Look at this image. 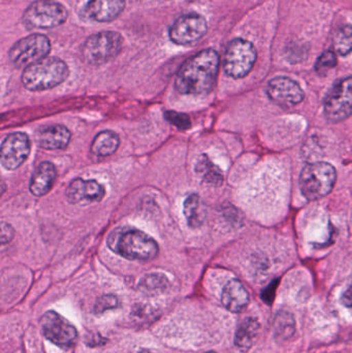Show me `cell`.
<instances>
[{"mask_svg": "<svg viewBox=\"0 0 352 353\" xmlns=\"http://www.w3.org/2000/svg\"><path fill=\"white\" fill-rule=\"evenodd\" d=\"M220 57L214 49H205L187 60L176 78V90L181 94H208L216 85Z\"/></svg>", "mask_w": 352, "mask_h": 353, "instance_id": "6da1fadb", "label": "cell"}, {"mask_svg": "<svg viewBox=\"0 0 352 353\" xmlns=\"http://www.w3.org/2000/svg\"><path fill=\"white\" fill-rule=\"evenodd\" d=\"M107 244L114 252L130 261H152L158 255L156 241L136 228L115 230L110 236Z\"/></svg>", "mask_w": 352, "mask_h": 353, "instance_id": "7a4b0ae2", "label": "cell"}, {"mask_svg": "<svg viewBox=\"0 0 352 353\" xmlns=\"http://www.w3.org/2000/svg\"><path fill=\"white\" fill-rule=\"evenodd\" d=\"M70 74L68 64L56 57H47L25 68L22 83L30 91H45L62 84Z\"/></svg>", "mask_w": 352, "mask_h": 353, "instance_id": "3957f363", "label": "cell"}, {"mask_svg": "<svg viewBox=\"0 0 352 353\" xmlns=\"http://www.w3.org/2000/svg\"><path fill=\"white\" fill-rule=\"evenodd\" d=\"M337 172L324 161L308 163L300 176V188L308 201H318L332 192L336 184Z\"/></svg>", "mask_w": 352, "mask_h": 353, "instance_id": "277c9868", "label": "cell"}, {"mask_svg": "<svg viewBox=\"0 0 352 353\" xmlns=\"http://www.w3.org/2000/svg\"><path fill=\"white\" fill-rule=\"evenodd\" d=\"M123 43V37L116 31L95 33L89 37L83 45V58L91 65H103L117 57Z\"/></svg>", "mask_w": 352, "mask_h": 353, "instance_id": "5b68a950", "label": "cell"}, {"mask_svg": "<svg viewBox=\"0 0 352 353\" xmlns=\"http://www.w3.org/2000/svg\"><path fill=\"white\" fill-rule=\"evenodd\" d=\"M65 6L54 0H37L22 16V22L28 29H51L68 20Z\"/></svg>", "mask_w": 352, "mask_h": 353, "instance_id": "8992f818", "label": "cell"}, {"mask_svg": "<svg viewBox=\"0 0 352 353\" xmlns=\"http://www.w3.org/2000/svg\"><path fill=\"white\" fill-rule=\"evenodd\" d=\"M258 59L253 43L243 39H235L229 43L223 58V70L234 79L245 78Z\"/></svg>", "mask_w": 352, "mask_h": 353, "instance_id": "52a82bcc", "label": "cell"}, {"mask_svg": "<svg viewBox=\"0 0 352 353\" xmlns=\"http://www.w3.org/2000/svg\"><path fill=\"white\" fill-rule=\"evenodd\" d=\"M51 51V41L45 35L34 33L17 41L8 52L10 62L18 68H28L47 58Z\"/></svg>", "mask_w": 352, "mask_h": 353, "instance_id": "ba28073f", "label": "cell"}, {"mask_svg": "<svg viewBox=\"0 0 352 353\" xmlns=\"http://www.w3.org/2000/svg\"><path fill=\"white\" fill-rule=\"evenodd\" d=\"M324 113L332 123L344 121L352 114V76L337 82L327 94Z\"/></svg>", "mask_w": 352, "mask_h": 353, "instance_id": "9c48e42d", "label": "cell"}, {"mask_svg": "<svg viewBox=\"0 0 352 353\" xmlns=\"http://www.w3.org/2000/svg\"><path fill=\"white\" fill-rule=\"evenodd\" d=\"M41 327L45 339L60 347H72L78 340L76 327L55 311H48L41 316Z\"/></svg>", "mask_w": 352, "mask_h": 353, "instance_id": "30bf717a", "label": "cell"}, {"mask_svg": "<svg viewBox=\"0 0 352 353\" xmlns=\"http://www.w3.org/2000/svg\"><path fill=\"white\" fill-rule=\"evenodd\" d=\"M208 31V23L202 14L191 12L184 14L169 28V39L176 45L190 46L198 43Z\"/></svg>", "mask_w": 352, "mask_h": 353, "instance_id": "8fae6325", "label": "cell"}, {"mask_svg": "<svg viewBox=\"0 0 352 353\" xmlns=\"http://www.w3.org/2000/svg\"><path fill=\"white\" fill-rule=\"evenodd\" d=\"M267 94L273 103L283 109L296 107L305 97V93L299 83L289 77L273 78L267 86Z\"/></svg>", "mask_w": 352, "mask_h": 353, "instance_id": "7c38bea8", "label": "cell"}, {"mask_svg": "<svg viewBox=\"0 0 352 353\" xmlns=\"http://www.w3.org/2000/svg\"><path fill=\"white\" fill-rule=\"evenodd\" d=\"M30 147V140L27 134L23 132L8 134L2 142L0 157L2 167L8 171L20 168L29 157Z\"/></svg>", "mask_w": 352, "mask_h": 353, "instance_id": "4fadbf2b", "label": "cell"}, {"mask_svg": "<svg viewBox=\"0 0 352 353\" xmlns=\"http://www.w3.org/2000/svg\"><path fill=\"white\" fill-rule=\"evenodd\" d=\"M105 194V187L95 180L76 178L66 189V199L72 205H86L99 203Z\"/></svg>", "mask_w": 352, "mask_h": 353, "instance_id": "5bb4252c", "label": "cell"}, {"mask_svg": "<svg viewBox=\"0 0 352 353\" xmlns=\"http://www.w3.org/2000/svg\"><path fill=\"white\" fill-rule=\"evenodd\" d=\"M125 8V0H89L85 6L87 16L95 22L116 20Z\"/></svg>", "mask_w": 352, "mask_h": 353, "instance_id": "9a60e30c", "label": "cell"}, {"mask_svg": "<svg viewBox=\"0 0 352 353\" xmlns=\"http://www.w3.org/2000/svg\"><path fill=\"white\" fill-rule=\"evenodd\" d=\"M249 302V294L240 280L233 279L225 284L221 294V303L227 311L241 313L247 308Z\"/></svg>", "mask_w": 352, "mask_h": 353, "instance_id": "2e32d148", "label": "cell"}, {"mask_svg": "<svg viewBox=\"0 0 352 353\" xmlns=\"http://www.w3.org/2000/svg\"><path fill=\"white\" fill-rule=\"evenodd\" d=\"M72 134L63 125H51L39 130L37 144L45 150H63L70 144Z\"/></svg>", "mask_w": 352, "mask_h": 353, "instance_id": "e0dca14e", "label": "cell"}, {"mask_svg": "<svg viewBox=\"0 0 352 353\" xmlns=\"http://www.w3.org/2000/svg\"><path fill=\"white\" fill-rule=\"evenodd\" d=\"M56 178H57V171L55 165L49 161L41 163L31 178L30 185H29L31 193L35 196H43L47 194L53 188Z\"/></svg>", "mask_w": 352, "mask_h": 353, "instance_id": "ac0fdd59", "label": "cell"}, {"mask_svg": "<svg viewBox=\"0 0 352 353\" xmlns=\"http://www.w3.org/2000/svg\"><path fill=\"white\" fill-rule=\"evenodd\" d=\"M260 331V325L258 319L254 317H247L244 319L236 332L235 340H234L236 348L242 353L249 352L258 340Z\"/></svg>", "mask_w": 352, "mask_h": 353, "instance_id": "d6986e66", "label": "cell"}, {"mask_svg": "<svg viewBox=\"0 0 352 353\" xmlns=\"http://www.w3.org/2000/svg\"><path fill=\"white\" fill-rule=\"evenodd\" d=\"M119 145L118 134L111 130H105L95 137L91 144V152L99 157H110L118 150Z\"/></svg>", "mask_w": 352, "mask_h": 353, "instance_id": "ffe728a7", "label": "cell"}, {"mask_svg": "<svg viewBox=\"0 0 352 353\" xmlns=\"http://www.w3.org/2000/svg\"><path fill=\"white\" fill-rule=\"evenodd\" d=\"M196 172L206 184L211 186H221L225 180L222 172L210 161L206 154L198 157L196 163Z\"/></svg>", "mask_w": 352, "mask_h": 353, "instance_id": "44dd1931", "label": "cell"}, {"mask_svg": "<svg viewBox=\"0 0 352 353\" xmlns=\"http://www.w3.org/2000/svg\"><path fill=\"white\" fill-rule=\"evenodd\" d=\"M273 334L275 340L280 343L291 339L296 334L295 316L289 311H280L275 317Z\"/></svg>", "mask_w": 352, "mask_h": 353, "instance_id": "7402d4cb", "label": "cell"}, {"mask_svg": "<svg viewBox=\"0 0 352 353\" xmlns=\"http://www.w3.org/2000/svg\"><path fill=\"white\" fill-rule=\"evenodd\" d=\"M183 212L189 228H200L203 221H204L205 216L200 195L196 194V193L190 194L184 201Z\"/></svg>", "mask_w": 352, "mask_h": 353, "instance_id": "603a6c76", "label": "cell"}, {"mask_svg": "<svg viewBox=\"0 0 352 353\" xmlns=\"http://www.w3.org/2000/svg\"><path fill=\"white\" fill-rule=\"evenodd\" d=\"M169 282L163 274H150L146 275L138 284V290L145 294L154 296L161 294L169 288Z\"/></svg>", "mask_w": 352, "mask_h": 353, "instance_id": "cb8c5ba5", "label": "cell"}, {"mask_svg": "<svg viewBox=\"0 0 352 353\" xmlns=\"http://www.w3.org/2000/svg\"><path fill=\"white\" fill-rule=\"evenodd\" d=\"M334 51L346 57L352 53V25H344L335 33Z\"/></svg>", "mask_w": 352, "mask_h": 353, "instance_id": "d4e9b609", "label": "cell"}, {"mask_svg": "<svg viewBox=\"0 0 352 353\" xmlns=\"http://www.w3.org/2000/svg\"><path fill=\"white\" fill-rule=\"evenodd\" d=\"M337 63H338V59H337L336 52L334 50H329V51L324 52L318 58L314 68L318 74H326L327 72L336 68Z\"/></svg>", "mask_w": 352, "mask_h": 353, "instance_id": "484cf974", "label": "cell"}, {"mask_svg": "<svg viewBox=\"0 0 352 353\" xmlns=\"http://www.w3.org/2000/svg\"><path fill=\"white\" fill-rule=\"evenodd\" d=\"M165 118L169 123L179 130H187L191 128V121L186 114L177 111H167L165 113Z\"/></svg>", "mask_w": 352, "mask_h": 353, "instance_id": "4316f807", "label": "cell"}, {"mask_svg": "<svg viewBox=\"0 0 352 353\" xmlns=\"http://www.w3.org/2000/svg\"><path fill=\"white\" fill-rule=\"evenodd\" d=\"M119 306V300L117 296L114 294H105V296H101L99 300L95 303L94 311L97 314L105 312L107 310L117 308Z\"/></svg>", "mask_w": 352, "mask_h": 353, "instance_id": "83f0119b", "label": "cell"}, {"mask_svg": "<svg viewBox=\"0 0 352 353\" xmlns=\"http://www.w3.org/2000/svg\"><path fill=\"white\" fill-rule=\"evenodd\" d=\"M279 280L272 282L264 292H262V300L266 303L268 306H271L274 302L275 296H276L277 288H278Z\"/></svg>", "mask_w": 352, "mask_h": 353, "instance_id": "f1b7e54d", "label": "cell"}, {"mask_svg": "<svg viewBox=\"0 0 352 353\" xmlns=\"http://www.w3.org/2000/svg\"><path fill=\"white\" fill-rule=\"evenodd\" d=\"M14 238V230L10 224L2 223L1 224V242L2 244H8L10 242V240Z\"/></svg>", "mask_w": 352, "mask_h": 353, "instance_id": "f546056e", "label": "cell"}, {"mask_svg": "<svg viewBox=\"0 0 352 353\" xmlns=\"http://www.w3.org/2000/svg\"><path fill=\"white\" fill-rule=\"evenodd\" d=\"M341 303L347 308H352V280L349 288H346L341 296Z\"/></svg>", "mask_w": 352, "mask_h": 353, "instance_id": "4dcf8cb0", "label": "cell"}, {"mask_svg": "<svg viewBox=\"0 0 352 353\" xmlns=\"http://www.w3.org/2000/svg\"><path fill=\"white\" fill-rule=\"evenodd\" d=\"M134 353H159V352H155V350H146V348H144V350H138V352H136Z\"/></svg>", "mask_w": 352, "mask_h": 353, "instance_id": "1f68e13d", "label": "cell"}, {"mask_svg": "<svg viewBox=\"0 0 352 353\" xmlns=\"http://www.w3.org/2000/svg\"><path fill=\"white\" fill-rule=\"evenodd\" d=\"M207 353H217V352H207Z\"/></svg>", "mask_w": 352, "mask_h": 353, "instance_id": "d6a6232c", "label": "cell"}]
</instances>
